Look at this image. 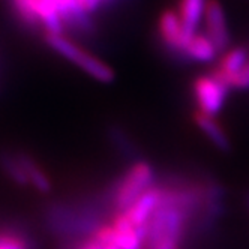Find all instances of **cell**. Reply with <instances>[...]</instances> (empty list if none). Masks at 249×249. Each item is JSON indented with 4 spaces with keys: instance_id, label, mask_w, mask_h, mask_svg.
<instances>
[{
    "instance_id": "1",
    "label": "cell",
    "mask_w": 249,
    "mask_h": 249,
    "mask_svg": "<svg viewBox=\"0 0 249 249\" xmlns=\"http://www.w3.org/2000/svg\"><path fill=\"white\" fill-rule=\"evenodd\" d=\"M44 41L53 51H56L68 62L80 68L90 78L102 84H110L116 80L114 69L108 63L102 62L92 53L81 48L72 39L65 36V33H45Z\"/></svg>"
},
{
    "instance_id": "2",
    "label": "cell",
    "mask_w": 249,
    "mask_h": 249,
    "mask_svg": "<svg viewBox=\"0 0 249 249\" xmlns=\"http://www.w3.org/2000/svg\"><path fill=\"white\" fill-rule=\"evenodd\" d=\"M155 185V170L146 161H135L111 192V206L116 212L129 209L141 195Z\"/></svg>"
},
{
    "instance_id": "3",
    "label": "cell",
    "mask_w": 249,
    "mask_h": 249,
    "mask_svg": "<svg viewBox=\"0 0 249 249\" xmlns=\"http://www.w3.org/2000/svg\"><path fill=\"white\" fill-rule=\"evenodd\" d=\"M192 93L201 113L216 116L225 104L228 87L213 74L200 75L192 83Z\"/></svg>"
},
{
    "instance_id": "4",
    "label": "cell",
    "mask_w": 249,
    "mask_h": 249,
    "mask_svg": "<svg viewBox=\"0 0 249 249\" xmlns=\"http://www.w3.org/2000/svg\"><path fill=\"white\" fill-rule=\"evenodd\" d=\"M158 32L164 45L176 53L183 54L185 47L189 41L186 36L179 14L174 9H165L158 20Z\"/></svg>"
},
{
    "instance_id": "5",
    "label": "cell",
    "mask_w": 249,
    "mask_h": 249,
    "mask_svg": "<svg viewBox=\"0 0 249 249\" xmlns=\"http://www.w3.org/2000/svg\"><path fill=\"white\" fill-rule=\"evenodd\" d=\"M206 35L215 44L218 51H224L228 47V27L225 21V14L218 0H207L204 11Z\"/></svg>"
},
{
    "instance_id": "6",
    "label": "cell",
    "mask_w": 249,
    "mask_h": 249,
    "mask_svg": "<svg viewBox=\"0 0 249 249\" xmlns=\"http://www.w3.org/2000/svg\"><path fill=\"white\" fill-rule=\"evenodd\" d=\"M161 198H162V185H153L129 209L124 210V213H126L131 222L137 228H144L147 227L149 219L158 209L159 203H161Z\"/></svg>"
},
{
    "instance_id": "7",
    "label": "cell",
    "mask_w": 249,
    "mask_h": 249,
    "mask_svg": "<svg viewBox=\"0 0 249 249\" xmlns=\"http://www.w3.org/2000/svg\"><path fill=\"white\" fill-rule=\"evenodd\" d=\"M60 12L63 24L80 33H92L95 26L90 20V14H87L78 3V0H50Z\"/></svg>"
},
{
    "instance_id": "8",
    "label": "cell",
    "mask_w": 249,
    "mask_h": 249,
    "mask_svg": "<svg viewBox=\"0 0 249 249\" xmlns=\"http://www.w3.org/2000/svg\"><path fill=\"white\" fill-rule=\"evenodd\" d=\"M207 0H180L179 2V18L185 29L186 36L191 38L197 33V29L204 18Z\"/></svg>"
},
{
    "instance_id": "9",
    "label": "cell",
    "mask_w": 249,
    "mask_h": 249,
    "mask_svg": "<svg viewBox=\"0 0 249 249\" xmlns=\"http://www.w3.org/2000/svg\"><path fill=\"white\" fill-rule=\"evenodd\" d=\"M194 123L197 124L198 129L215 144L219 150H228L230 149V140L225 134L224 128L213 119V116L204 114L200 110L194 111Z\"/></svg>"
},
{
    "instance_id": "10",
    "label": "cell",
    "mask_w": 249,
    "mask_h": 249,
    "mask_svg": "<svg viewBox=\"0 0 249 249\" xmlns=\"http://www.w3.org/2000/svg\"><path fill=\"white\" fill-rule=\"evenodd\" d=\"M218 50L215 47V44L212 42V39L204 33H195L194 36L189 38L185 51H183V56L195 60V62H212L213 59L216 57L218 54Z\"/></svg>"
},
{
    "instance_id": "11",
    "label": "cell",
    "mask_w": 249,
    "mask_h": 249,
    "mask_svg": "<svg viewBox=\"0 0 249 249\" xmlns=\"http://www.w3.org/2000/svg\"><path fill=\"white\" fill-rule=\"evenodd\" d=\"M20 158V162L27 174V179H29V185H32L35 189L41 194H47L51 189V179L48 177V174L44 171V168L35 161V159L23 152L17 153Z\"/></svg>"
},
{
    "instance_id": "12",
    "label": "cell",
    "mask_w": 249,
    "mask_h": 249,
    "mask_svg": "<svg viewBox=\"0 0 249 249\" xmlns=\"http://www.w3.org/2000/svg\"><path fill=\"white\" fill-rule=\"evenodd\" d=\"M0 167H2L3 173L14 183L20 185V186L29 185L27 174H26V171L20 162V158L17 153H6V152L0 153Z\"/></svg>"
},
{
    "instance_id": "13",
    "label": "cell",
    "mask_w": 249,
    "mask_h": 249,
    "mask_svg": "<svg viewBox=\"0 0 249 249\" xmlns=\"http://www.w3.org/2000/svg\"><path fill=\"white\" fill-rule=\"evenodd\" d=\"M0 249H30L20 231L0 230Z\"/></svg>"
},
{
    "instance_id": "14",
    "label": "cell",
    "mask_w": 249,
    "mask_h": 249,
    "mask_svg": "<svg viewBox=\"0 0 249 249\" xmlns=\"http://www.w3.org/2000/svg\"><path fill=\"white\" fill-rule=\"evenodd\" d=\"M228 87L230 89L231 87L233 89H249V60L237 74H234L230 78Z\"/></svg>"
},
{
    "instance_id": "15",
    "label": "cell",
    "mask_w": 249,
    "mask_h": 249,
    "mask_svg": "<svg viewBox=\"0 0 249 249\" xmlns=\"http://www.w3.org/2000/svg\"><path fill=\"white\" fill-rule=\"evenodd\" d=\"M117 2V0H78L80 6L87 12V14H93L99 11L104 6H108L111 3Z\"/></svg>"
},
{
    "instance_id": "16",
    "label": "cell",
    "mask_w": 249,
    "mask_h": 249,
    "mask_svg": "<svg viewBox=\"0 0 249 249\" xmlns=\"http://www.w3.org/2000/svg\"><path fill=\"white\" fill-rule=\"evenodd\" d=\"M72 249H102V245L90 236L89 239H83L81 242H78Z\"/></svg>"
},
{
    "instance_id": "17",
    "label": "cell",
    "mask_w": 249,
    "mask_h": 249,
    "mask_svg": "<svg viewBox=\"0 0 249 249\" xmlns=\"http://www.w3.org/2000/svg\"><path fill=\"white\" fill-rule=\"evenodd\" d=\"M248 204H249V197H248Z\"/></svg>"
}]
</instances>
